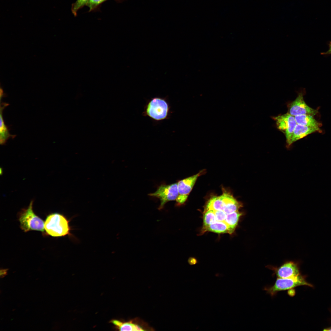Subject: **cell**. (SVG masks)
<instances>
[{
	"instance_id": "1",
	"label": "cell",
	"mask_w": 331,
	"mask_h": 331,
	"mask_svg": "<svg viewBox=\"0 0 331 331\" xmlns=\"http://www.w3.org/2000/svg\"><path fill=\"white\" fill-rule=\"evenodd\" d=\"M44 228L47 234L53 237L70 234L68 220L63 215L57 213L48 215L44 221Z\"/></svg>"
},
{
	"instance_id": "2",
	"label": "cell",
	"mask_w": 331,
	"mask_h": 331,
	"mask_svg": "<svg viewBox=\"0 0 331 331\" xmlns=\"http://www.w3.org/2000/svg\"><path fill=\"white\" fill-rule=\"evenodd\" d=\"M170 109L165 98L155 97L148 102L143 114L153 120L159 121L169 117Z\"/></svg>"
},
{
	"instance_id": "3",
	"label": "cell",
	"mask_w": 331,
	"mask_h": 331,
	"mask_svg": "<svg viewBox=\"0 0 331 331\" xmlns=\"http://www.w3.org/2000/svg\"><path fill=\"white\" fill-rule=\"evenodd\" d=\"M33 202L31 201L27 208L22 209L18 213L20 228L25 232L31 230L44 232V222L34 212Z\"/></svg>"
},
{
	"instance_id": "4",
	"label": "cell",
	"mask_w": 331,
	"mask_h": 331,
	"mask_svg": "<svg viewBox=\"0 0 331 331\" xmlns=\"http://www.w3.org/2000/svg\"><path fill=\"white\" fill-rule=\"evenodd\" d=\"M302 285L312 286L311 284L306 281L305 277L300 274L290 278H277L273 285L265 287L264 290L267 293L273 297L280 291L293 289L295 287Z\"/></svg>"
},
{
	"instance_id": "5",
	"label": "cell",
	"mask_w": 331,
	"mask_h": 331,
	"mask_svg": "<svg viewBox=\"0 0 331 331\" xmlns=\"http://www.w3.org/2000/svg\"><path fill=\"white\" fill-rule=\"evenodd\" d=\"M178 195L177 182L169 185L162 184L155 192L148 194L160 200V204L158 208L160 210L168 202L176 200Z\"/></svg>"
},
{
	"instance_id": "6",
	"label": "cell",
	"mask_w": 331,
	"mask_h": 331,
	"mask_svg": "<svg viewBox=\"0 0 331 331\" xmlns=\"http://www.w3.org/2000/svg\"><path fill=\"white\" fill-rule=\"evenodd\" d=\"M204 172V170H202L196 174L177 182L179 193L176 200L177 205H181L185 203L197 178Z\"/></svg>"
},
{
	"instance_id": "7",
	"label": "cell",
	"mask_w": 331,
	"mask_h": 331,
	"mask_svg": "<svg viewBox=\"0 0 331 331\" xmlns=\"http://www.w3.org/2000/svg\"><path fill=\"white\" fill-rule=\"evenodd\" d=\"M273 118L276 121L277 128L284 134L287 145L297 124L294 116L287 112L274 117Z\"/></svg>"
},
{
	"instance_id": "8",
	"label": "cell",
	"mask_w": 331,
	"mask_h": 331,
	"mask_svg": "<svg viewBox=\"0 0 331 331\" xmlns=\"http://www.w3.org/2000/svg\"><path fill=\"white\" fill-rule=\"evenodd\" d=\"M266 267L273 271V275L276 276L277 278H290L300 274L299 264L293 261L286 262L279 267L271 265Z\"/></svg>"
},
{
	"instance_id": "9",
	"label": "cell",
	"mask_w": 331,
	"mask_h": 331,
	"mask_svg": "<svg viewBox=\"0 0 331 331\" xmlns=\"http://www.w3.org/2000/svg\"><path fill=\"white\" fill-rule=\"evenodd\" d=\"M303 93H299L296 99L289 106L288 112L291 115L295 116L302 115H310L314 116L318 113V111L308 106L305 102Z\"/></svg>"
},
{
	"instance_id": "10",
	"label": "cell",
	"mask_w": 331,
	"mask_h": 331,
	"mask_svg": "<svg viewBox=\"0 0 331 331\" xmlns=\"http://www.w3.org/2000/svg\"><path fill=\"white\" fill-rule=\"evenodd\" d=\"M317 131L321 132V130L320 128L312 127L297 124L293 131L290 141L287 145L289 146L297 140Z\"/></svg>"
},
{
	"instance_id": "11",
	"label": "cell",
	"mask_w": 331,
	"mask_h": 331,
	"mask_svg": "<svg viewBox=\"0 0 331 331\" xmlns=\"http://www.w3.org/2000/svg\"><path fill=\"white\" fill-rule=\"evenodd\" d=\"M8 105V104L3 103L0 107V143L1 144H4L10 137L14 138L15 135L10 134L4 121L2 112L4 109Z\"/></svg>"
},
{
	"instance_id": "12",
	"label": "cell",
	"mask_w": 331,
	"mask_h": 331,
	"mask_svg": "<svg viewBox=\"0 0 331 331\" xmlns=\"http://www.w3.org/2000/svg\"><path fill=\"white\" fill-rule=\"evenodd\" d=\"M116 328L120 331H144L145 330L136 323L132 321L122 322L117 320L113 319L111 321Z\"/></svg>"
},
{
	"instance_id": "13",
	"label": "cell",
	"mask_w": 331,
	"mask_h": 331,
	"mask_svg": "<svg viewBox=\"0 0 331 331\" xmlns=\"http://www.w3.org/2000/svg\"><path fill=\"white\" fill-rule=\"evenodd\" d=\"M297 124L309 127L320 128L321 124L310 115H302L295 116Z\"/></svg>"
},
{
	"instance_id": "14",
	"label": "cell",
	"mask_w": 331,
	"mask_h": 331,
	"mask_svg": "<svg viewBox=\"0 0 331 331\" xmlns=\"http://www.w3.org/2000/svg\"><path fill=\"white\" fill-rule=\"evenodd\" d=\"M225 206L222 195L214 196L211 198L206 204L205 211H223Z\"/></svg>"
},
{
	"instance_id": "15",
	"label": "cell",
	"mask_w": 331,
	"mask_h": 331,
	"mask_svg": "<svg viewBox=\"0 0 331 331\" xmlns=\"http://www.w3.org/2000/svg\"><path fill=\"white\" fill-rule=\"evenodd\" d=\"M242 215V213L238 211L227 214L226 218L224 222L228 227L229 234H232L235 230L239 218Z\"/></svg>"
},
{
	"instance_id": "16",
	"label": "cell",
	"mask_w": 331,
	"mask_h": 331,
	"mask_svg": "<svg viewBox=\"0 0 331 331\" xmlns=\"http://www.w3.org/2000/svg\"><path fill=\"white\" fill-rule=\"evenodd\" d=\"M203 233L207 231L217 233H229L228 227L224 222L217 221L215 223L205 227H203Z\"/></svg>"
},
{
	"instance_id": "17",
	"label": "cell",
	"mask_w": 331,
	"mask_h": 331,
	"mask_svg": "<svg viewBox=\"0 0 331 331\" xmlns=\"http://www.w3.org/2000/svg\"><path fill=\"white\" fill-rule=\"evenodd\" d=\"M203 219V227L207 226L217 221L214 211L211 210L204 211Z\"/></svg>"
},
{
	"instance_id": "18",
	"label": "cell",
	"mask_w": 331,
	"mask_h": 331,
	"mask_svg": "<svg viewBox=\"0 0 331 331\" xmlns=\"http://www.w3.org/2000/svg\"><path fill=\"white\" fill-rule=\"evenodd\" d=\"M242 206V204L241 203L235 200L233 201L226 205L223 211L226 214H228L238 211L239 209Z\"/></svg>"
},
{
	"instance_id": "19",
	"label": "cell",
	"mask_w": 331,
	"mask_h": 331,
	"mask_svg": "<svg viewBox=\"0 0 331 331\" xmlns=\"http://www.w3.org/2000/svg\"><path fill=\"white\" fill-rule=\"evenodd\" d=\"M89 0H77L71 6V11L73 15L76 16L78 10L87 5Z\"/></svg>"
},
{
	"instance_id": "20",
	"label": "cell",
	"mask_w": 331,
	"mask_h": 331,
	"mask_svg": "<svg viewBox=\"0 0 331 331\" xmlns=\"http://www.w3.org/2000/svg\"><path fill=\"white\" fill-rule=\"evenodd\" d=\"M108 0H89L87 6L89 8V11H91L96 9L100 5ZM120 1V0H115Z\"/></svg>"
},
{
	"instance_id": "21",
	"label": "cell",
	"mask_w": 331,
	"mask_h": 331,
	"mask_svg": "<svg viewBox=\"0 0 331 331\" xmlns=\"http://www.w3.org/2000/svg\"><path fill=\"white\" fill-rule=\"evenodd\" d=\"M214 211L217 221L224 222L226 218L227 214L223 211Z\"/></svg>"
},
{
	"instance_id": "22",
	"label": "cell",
	"mask_w": 331,
	"mask_h": 331,
	"mask_svg": "<svg viewBox=\"0 0 331 331\" xmlns=\"http://www.w3.org/2000/svg\"><path fill=\"white\" fill-rule=\"evenodd\" d=\"M329 49L328 51L325 52H321V55H331V41H329L328 44Z\"/></svg>"
},
{
	"instance_id": "23",
	"label": "cell",
	"mask_w": 331,
	"mask_h": 331,
	"mask_svg": "<svg viewBox=\"0 0 331 331\" xmlns=\"http://www.w3.org/2000/svg\"><path fill=\"white\" fill-rule=\"evenodd\" d=\"M7 269H2L0 270V275L1 277H3L7 274Z\"/></svg>"
},
{
	"instance_id": "24",
	"label": "cell",
	"mask_w": 331,
	"mask_h": 331,
	"mask_svg": "<svg viewBox=\"0 0 331 331\" xmlns=\"http://www.w3.org/2000/svg\"><path fill=\"white\" fill-rule=\"evenodd\" d=\"M324 331H331V327L323 330Z\"/></svg>"
}]
</instances>
